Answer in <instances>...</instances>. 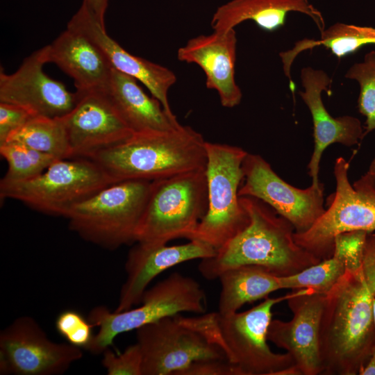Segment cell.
Instances as JSON below:
<instances>
[{"label": "cell", "instance_id": "1", "mask_svg": "<svg viewBox=\"0 0 375 375\" xmlns=\"http://www.w3.org/2000/svg\"><path fill=\"white\" fill-rule=\"evenodd\" d=\"M375 239L365 242L361 267L347 270L325 294L319 332L322 374L357 375L375 347Z\"/></svg>", "mask_w": 375, "mask_h": 375}, {"label": "cell", "instance_id": "2", "mask_svg": "<svg viewBox=\"0 0 375 375\" xmlns=\"http://www.w3.org/2000/svg\"><path fill=\"white\" fill-rule=\"evenodd\" d=\"M240 200L249 223L214 256L201 260L198 269L206 279H218L225 271L243 265L287 276L321 261L295 242L292 223L268 204L252 197H240Z\"/></svg>", "mask_w": 375, "mask_h": 375}, {"label": "cell", "instance_id": "3", "mask_svg": "<svg viewBox=\"0 0 375 375\" xmlns=\"http://www.w3.org/2000/svg\"><path fill=\"white\" fill-rule=\"evenodd\" d=\"M206 142L190 126H182L169 131L133 133L89 159L98 164L113 183L153 181L206 168Z\"/></svg>", "mask_w": 375, "mask_h": 375}, {"label": "cell", "instance_id": "4", "mask_svg": "<svg viewBox=\"0 0 375 375\" xmlns=\"http://www.w3.org/2000/svg\"><path fill=\"white\" fill-rule=\"evenodd\" d=\"M206 167L151 182L136 242L159 245L190 237L208 209Z\"/></svg>", "mask_w": 375, "mask_h": 375}, {"label": "cell", "instance_id": "5", "mask_svg": "<svg viewBox=\"0 0 375 375\" xmlns=\"http://www.w3.org/2000/svg\"><path fill=\"white\" fill-rule=\"evenodd\" d=\"M151 182L126 181L102 188L71 208L66 216L70 229L110 250L136 242Z\"/></svg>", "mask_w": 375, "mask_h": 375}, {"label": "cell", "instance_id": "6", "mask_svg": "<svg viewBox=\"0 0 375 375\" xmlns=\"http://www.w3.org/2000/svg\"><path fill=\"white\" fill-rule=\"evenodd\" d=\"M140 303L122 312H112L104 306L93 308L88 320L99 331L85 349L94 354L102 353L119 334L181 312L202 314L206 309V294L200 284L178 272L147 289Z\"/></svg>", "mask_w": 375, "mask_h": 375}, {"label": "cell", "instance_id": "7", "mask_svg": "<svg viewBox=\"0 0 375 375\" xmlns=\"http://www.w3.org/2000/svg\"><path fill=\"white\" fill-rule=\"evenodd\" d=\"M206 150L208 209L189 240L201 241L217 250L250 221L238 195L248 153L236 146L210 142H206Z\"/></svg>", "mask_w": 375, "mask_h": 375}, {"label": "cell", "instance_id": "8", "mask_svg": "<svg viewBox=\"0 0 375 375\" xmlns=\"http://www.w3.org/2000/svg\"><path fill=\"white\" fill-rule=\"evenodd\" d=\"M292 293L268 297L244 312L226 315L215 312V342L223 350L227 360L238 367L241 375H298L292 357L286 352H274L267 343L272 308Z\"/></svg>", "mask_w": 375, "mask_h": 375}, {"label": "cell", "instance_id": "9", "mask_svg": "<svg viewBox=\"0 0 375 375\" xmlns=\"http://www.w3.org/2000/svg\"><path fill=\"white\" fill-rule=\"evenodd\" d=\"M112 183L92 160L72 158L56 160L32 178L0 183V196L19 201L46 215L66 217L74 206Z\"/></svg>", "mask_w": 375, "mask_h": 375}, {"label": "cell", "instance_id": "10", "mask_svg": "<svg viewBox=\"0 0 375 375\" xmlns=\"http://www.w3.org/2000/svg\"><path fill=\"white\" fill-rule=\"evenodd\" d=\"M349 167L342 157L336 159V190L328 198V208L308 230L294 233L295 242L320 260L333 256L337 235L375 231V185L366 173L351 185Z\"/></svg>", "mask_w": 375, "mask_h": 375}, {"label": "cell", "instance_id": "11", "mask_svg": "<svg viewBox=\"0 0 375 375\" xmlns=\"http://www.w3.org/2000/svg\"><path fill=\"white\" fill-rule=\"evenodd\" d=\"M142 375H178L192 362L227 360L223 350L178 314L136 329Z\"/></svg>", "mask_w": 375, "mask_h": 375}, {"label": "cell", "instance_id": "12", "mask_svg": "<svg viewBox=\"0 0 375 375\" xmlns=\"http://www.w3.org/2000/svg\"><path fill=\"white\" fill-rule=\"evenodd\" d=\"M82 357L80 347L51 341L29 316L16 318L0 333L1 374L58 375Z\"/></svg>", "mask_w": 375, "mask_h": 375}, {"label": "cell", "instance_id": "13", "mask_svg": "<svg viewBox=\"0 0 375 375\" xmlns=\"http://www.w3.org/2000/svg\"><path fill=\"white\" fill-rule=\"evenodd\" d=\"M243 183L239 197L259 199L290 221L295 233L308 230L324 213V184L306 189L294 187L283 180L260 155L247 153L242 163Z\"/></svg>", "mask_w": 375, "mask_h": 375}, {"label": "cell", "instance_id": "14", "mask_svg": "<svg viewBox=\"0 0 375 375\" xmlns=\"http://www.w3.org/2000/svg\"><path fill=\"white\" fill-rule=\"evenodd\" d=\"M49 61V45L26 57L12 74L0 72V102L22 106L35 115L61 118L76 105L78 94L62 82L50 78L44 66Z\"/></svg>", "mask_w": 375, "mask_h": 375}, {"label": "cell", "instance_id": "15", "mask_svg": "<svg viewBox=\"0 0 375 375\" xmlns=\"http://www.w3.org/2000/svg\"><path fill=\"white\" fill-rule=\"evenodd\" d=\"M324 300L325 294L310 289L296 290L286 300L291 319L269 324L268 341L292 357L299 375L322 374L319 332Z\"/></svg>", "mask_w": 375, "mask_h": 375}, {"label": "cell", "instance_id": "16", "mask_svg": "<svg viewBox=\"0 0 375 375\" xmlns=\"http://www.w3.org/2000/svg\"><path fill=\"white\" fill-rule=\"evenodd\" d=\"M77 93L78 99L76 105L60 118L67 135L72 158H90L133 135V131L105 92Z\"/></svg>", "mask_w": 375, "mask_h": 375}, {"label": "cell", "instance_id": "17", "mask_svg": "<svg viewBox=\"0 0 375 375\" xmlns=\"http://www.w3.org/2000/svg\"><path fill=\"white\" fill-rule=\"evenodd\" d=\"M67 27L86 35L101 49L113 69L141 82L168 113L174 114L168 101V92L177 79L172 70L125 50L107 34L105 25L83 0Z\"/></svg>", "mask_w": 375, "mask_h": 375}, {"label": "cell", "instance_id": "18", "mask_svg": "<svg viewBox=\"0 0 375 375\" xmlns=\"http://www.w3.org/2000/svg\"><path fill=\"white\" fill-rule=\"evenodd\" d=\"M183 244L151 245L137 242L128 252L125 269L126 279L122 286L115 312H122L141 303L149 283L159 274L178 264L214 256L217 250L197 240Z\"/></svg>", "mask_w": 375, "mask_h": 375}, {"label": "cell", "instance_id": "19", "mask_svg": "<svg viewBox=\"0 0 375 375\" xmlns=\"http://www.w3.org/2000/svg\"><path fill=\"white\" fill-rule=\"evenodd\" d=\"M303 90L299 94L308 106L313 122L315 147L308 164L312 184H319V163L324 151L331 144L340 143L347 147L357 144L364 136L360 120L344 115L333 117L327 111L322 99L323 91H328L331 79L322 69L306 67L301 71Z\"/></svg>", "mask_w": 375, "mask_h": 375}, {"label": "cell", "instance_id": "20", "mask_svg": "<svg viewBox=\"0 0 375 375\" xmlns=\"http://www.w3.org/2000/svg\"><path fill=\"white\" fill-rule=\"evenodd\" d=\"M237 42L235 29L214 31L190 39L177 51L180 61L201 67L207 88L215 90L222 106L228 108L238 106L242 97L235 78Z\"/></svg>", "mask_w": 375, "mask_h": 375}, {"label": "cell", "instance_id": "21", "mask_svg": "<svg viewBox=\"0 0 375 375\" xmlns=\"http://www.w3.org/2000/svg\"><path fill=\"white\" fill-rule=\"evenodd\" d=\"M49 61L72 78L78 93L107 90L112 67L107 57L90 39L67 26L49 44Z\"/></svg>", "mask_w": 375, "mask_h": 375}, {"label": "cell", "instance_id": "22", "mask_svg": "<svg viewBox=\"0 0 375 375\" xmlns=\"http://www.w3.org/2000/svg\"><path fill=\"white\" fill-rule=\"evenodd\" d=\"M105 93L133 133L169 131L183 126L156 98L146 94L136 79L115 69Z\"/></svg>", "mask_w": 375, "mask_h": 375}, {"label": "cell", "instance_id": "23", "mask_svg": "<svg viewBox=\"0 0 375 375\" xmlns=\"http://www.w3.org/2000/svg\"><path fill=\"white\" fill-rule=\"evenodd\" d=\"M290 12L305 14L320 32L325 29L322 12L308 0H231L217 8L210 24L214 31H227L251 20L260 29L274 32L285 25Z\"/></svg>", "mask_w": 375, "mask_h": 375}, {"label": "cell", "instance_id": "24", "mask_svg": "<svg viewBox=\"0 0 375 375\" xmlns=\"http://www.w3.org/2000/svg\"><path fill=\"white\" fill-rule=\"evenodd\" d=\"M218 279L221 283L218 312L222 315L238 312L247 303L265 299L283 290L281 276L254 265L231 268Z\"/></svg>", "mask_w": 375, "mask_h": 375}, {"label": "cell", "instance_id": "25", "mask_svg": "<svg viewBox=\"0 0 375 375\" xmlns=\"http://www.w3.org/2000/svg\"><path fill=\"white\" fill-rule=\"evenodd\" d=\"M369 44H375V28L338 22L322 31L319 40L299 41L292 49L280 53V56L284 72L291 80V65L297 55L304 50L322 45L340 58Z\"/></svg>", "mask_w": 375, "mask_h": 375}, {"label": "cell", "instance_id": "26", "mask_svg": "<svg viewBox=\"0 0 375 375\" xmlns=\"http://www.w3.org/2000/svg\"><path fill=\"white\" fill-rule=\"evenodd\" d=\"M7 141L21 142L58 160L72 158L67 135L60 118L35 115L14 132Z\"/></svg>", "mask_w": 375, "mask_h": 375}, {"label": "cell", "instance_id": "27", "mask_svg": "<svg viewBox=\"0 0 375 375\" xmlns=\"http://www.w3.org/2000/svg\"><path fill=\"white\" fill-rule=\"evenodd\" d=\"M0 154L8 163L7 172L0 181L2 183L32 178L58 160L17 141H7L0 144Z\"/></svg>", "mask_w": 375, "mask_h": 375}, {"label": "cell", "instance_id": "28", "mask_svg": "<svg viewBox=\"0 0 375 375\" xmlns=\"http://www.w3.org/2000/svg\"><path fill=\"white\" fill-rule=\"evenodd\" d=\"M347 271L344 262L337 256L322 260L301 272L281 276L283 290L310 289L326 294Z\"/></svg>", "mask_w": 375, "mask_h": 375}, {"label": "cell", "instance_id": "29", "mask_svg": "<svg viewBox=\"0 0 375 375\" xmlns=\"http://www.w3.org/2000/svg\"><path fill=\"white\" fill-rule=\"evenodd\" d=\"M344 77L360 85L358 110L365 117L364 136L375 130V50L367 53L362 62L353 64Z\"/></svg>", "mask_w": 375, "mask_h": 375}, {"label": "cell", "instance_id": "30", "mask_svg": "<svg viewBox=\"0 0 375 375\" xmlns=\"http://www.w3.org/2000/svg\"><path fill=\"white\" fill-rule=\"evenodd\" d=\"M102 354V365L108 375H142V355L137 342L122 353L117 354L108 348Z\"/></svg>", "mask_w": 375, "mask_h": 375}, {"label": "cell", "instance_id": "31", "mask_svg": "<svg viewBox=\"0 0 375 375\" xmlns=\"http://www.w3.org/2000/svg\"><path fill=\"white\" fill-rule=\"evenodd\" d=\"M367 232L353 231L337 235L334 241L333 256L339 258L348 271L361 267Z\"/></svg>", "mask_w": 375, "mask_h": 375}, {"label": "cell", "instance_id": "32", "mask_svg": "<svg viewBox=\"0 0 375 375\" xmlns=\"http://www.w3.org/2000/svg\"><path fill=\"white\" fill-rule=\"evenodd\" d=\"M35 116L27 109L9 103L0 102V144Z\"/></svg>", "mask_w": 375, "mask_h": 375}, {"label": "cell", "instance_id": "33", "mask_svg": "<svg viewBox=\"0 0 375 375\" xmlns=\"http://www.w3.org/2000/svg\"><path fill=\"white\" fill-rule=\"evenodd\" d=\"M178 375H241V372L227 360H206L192 362Z\"/></svg>", "mask_w": 375, "mask_h": 375}, {"label": "cell", "instance_id": "34", "mask_svg": "<svg viewBox=\"0 0 375 375\" xmlns=\"http://www.w3.org/2000/svg\"><path fill=\"white\" fill-rule=\"evenodd\" d=\"M87 320L76 310H67L62 312L56 321L57 331L65 339L77 331Z\"/></svg>", "mask_w": 375, "mask_h": 375}, {"label": "cell", "instance_id": "35", "mask_svg": "<svg viewBox=\"0 0 375 375\" xmlns=\"http://www.w3.org/2000/svg\"><path fill=\"white\" fill-rule=\"evenodd\" d=\"M94 11L100 22L104 24V17L109 0H83Z\"/></svg>", "mask_w": 375, "mask_h": 375}, {"label": "cell", "instance_id": "36", "mask_svg": "<svg viewBox=\"0 0 375 375\" xmlns=\"http://www.w3.org/2000/svg\"><path fill=\"white\" fill-rule=\"evenodd\" d=\"M359 375H375V347L368 361L360 371Z\"/></svg>", "mask_w": 375, "mask_h": 375}, {"label": "cell", "instance_id": "37", "mask_svg": "<svg viewBox=\"0 0 375 375\" xmlns=\"http://www.w3.org/2000/svg\"><path fill=\"white\" fill-rule=\"evenodd\" d=\"M369 176L372 178L374 185H375V156L374 159L372 160L369 170L367 172Z\"/></svg>", "mask_w": 375, "mask_h": 375}, {"label": "cell", "instance_id": "38", "mask_svg": "<svg viewBox=\"0 0 375 375\" xmlns=\"http://www.w3.org/2000/svg\"><path fill=\"white\" fill-rule=\"evenodd\" d=\"M373 321L375 327V298L373 300Z\"/></svg>", "mask_w": 375, "mask_h": 375}]
</instances>
